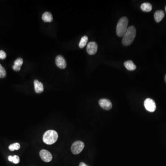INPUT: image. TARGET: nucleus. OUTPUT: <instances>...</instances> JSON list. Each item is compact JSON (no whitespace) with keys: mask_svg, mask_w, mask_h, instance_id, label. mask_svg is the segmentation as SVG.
I'll return each instance as SVG.
<instances>
[{"mask_svg":"<svg viewBox=\"0 0 166 166\" xmlns=\"http://www.w3.org/2000/svg\"><path fill=\"white\" fill-rule=\"evenodd\" d=\"M56 65L61 69H65L67 67V62L65 58L61 56H58L56 57Z\"/></svg>","mask_w":166,"mask_h":166,"instance_id":"1a4fd4ad","label":"nucleus"},{"mask_svg":"<svg viewBox=\"0 0 166 166\" xmlns=\"http://www.w3.org/2000/svg\"><path fill=\"white\" fill-rule=\"evenodd\" d=\"M6 53L3 50H0V59H4L6 58Z\"/></svg>","mask_w":166,"mask_h":166,"instance_id":"aec40b11","label":"nucleus"},{"mask_svg":"<svg viewBox=\"0 0 166 166\" xmlns=\"http://www.w3.org/2000/svg\"><path fill=\"white\" fill-rule=\"evenodd\" d=\"M13 162L15 164H18L19 162V158L18 156L15 155L13 156Z\"/></svg>","mask_w":166,"mask_h":166,"instance_id":"6ab92c4d","label":"nucleus"},{"mask_svg":"<svg viewBox=\"0 0 166 166\" xmlns=\"http://www.w3.org/2000/svg\"><path fill=\"white\" fill-rule=\"evenodd\" d=\"M136 35V30L133 26L128 27L127 32L123 36L122 44L124 46L129 45L134 40Z\"/></svg>","mask_w":166,"mask_h":166,"instance_id":"f257e3e1","label":"nucleus"},{"mask_svg":"<svg viewBox=\"0 0 166 166\" xmlns=\"http://www.w3.org/2000/svg\"><path fill=\"white\" fill-rule=\"evenodd\" d=\"M165 82H166V75H165Z\"/></svg>","mask_w":166,"mask_h":166,"instance_id":"b1692460","label":"nucleus"},{"mask_svg":"<svg viewBox=\"0 0 166 166\" xmlns=\"http://www.w3.org/2000/svg\"><path fill=\"white\" fill-rule=\"evenodd\" d=\"M20 68H21V67H17V66H15L14 65H13V70H14V71H17V72L19 71L20 70Z\"/></svg>","mask_w":166,"mask_h":166,"instance_id":"412c9836","label":"nucleus"},{"mask_svg":"<svg viewBox=\"0 0 166 166\" xmlns=\"http://www.w3.org/2000/svg\"><path fill=\"white\" fill-rule=\"evenodd\" d=\"M40 156L42 160L45 162H50L52 160V156L51 154L47 150H41L40 152Z\"/></svg>","mask_w":166,"mask_h":166,"instance_id":"423d86ee","label":"nucleus"},{"mask_svg":"<svg viewBox=\"0 0 166 166\" xmlns=\"http://www.w3.org/2000/svg\"><path fill=\"white\" fill-rule=\"evenodd\" d=\"M98 46L97 44L94 42L88 43L87 46V52L90 55H95L97 52Z\"/></svg>","mask_w":166,"mask_h":166,"instance_id":"0eeeda50","label":"nucleus"},{"mask_svg":"<svg viewBox=\"0 0 166 166\" xmlns=\"http://www.w3.org/2000/svg\"><path fill=\"white\" fill-rule=\"evenodd\" d=\"M84 144L82 141H77L72 145L71 146V151L75 155L79 154L84 148Z\"/></svg>","mask_w":166,"mask_h":166,"instance_id":"20e7f679","label":"nucleus"},{"mask_svg":"<svg viewBox=\"0 0 166 166\" xmlns=\"http://www.w3.org/2000/svg\"><path fill=\"white\" fill-rule=\"evenodd\" d=\"M8 159L9 160V161L12 162L13 160V156H9L8 157Z\"/></svg>","mask_w":166,"mask_h":166,"instance_id":"4be33fe9","label":"nucleus"},{"mask_svg":"<svg viewBox=\"0 0 166 166\" xmlns=\"http://www.w3.org/2000/svg\"><path fill=\"white\" fill-rule=\"evenodd\" d=\"M144 105L146 110L150 112H153L156 109L155 101L151 98H147L144 102Z\"/></svg>","mask_w":166,"mask_h":166,"instance_id":"39448f33","label":"nucleus"},{"mask_svg":"<svg viewBox=\"0 0 166 166\" xmlns=\"http://www.w3.org/2000/svg\"><path fill=\"white\" fill-rule=\"evenodd\" d=\"M79 166H89L88 165H86L85 163H84V162H81V163L79 164Z\"/></svg>","mask_w":166,"mask_h":166,"instance_id":"5701e85b","label":"nucleus"},{"mask_svg":"<svg viewBox=\"0 0 166 166\" xmlns=\"http://www.w3.org/2000/svg\"><path fill=\"white\" fill-rule=\"evenodd\" d=\"M88 40V37H87V36H86L82 37V38H81V40H80V42H79V48H81V49H82V48L84 47V46H85L86 44H87Z\"/></svg>","mask_w":166,"mask_h":166,"instance_id":"2eb2a0df","label":"nucleus"},{"mask_svg":"<svg viewBox=\"0 0 166 166\" xmlns=\"http://www.w3.org/2000/svg\"><path fill=\"white\" fill-rule=\"evenodd\" d=\"M99 104L103 109L107 110H110L112 107L111 102L109 100L105 98H102L100 100Z\"/></svg>","mask_w":166,"mask_h":166,"instance_id":"6e6552de","label":"nucleus"},{"mask_svg":"<svg viewBox=\"0 0 166 166\" xmlns=\"http://www.w3.org/2000/svg\"><path fill=\"white\" fill-rule=\"evenodd\" d=\"M20 147V145L19 143H16L10 145L9 146V149L11 151H14V150H18Z\"/></svg>","mask_w":166,"mask_h":166,"instance_id":"dca6fc26","label":"nucleus"},{"mask_svg":"<svg viewBox=\"0 0 166 166\" xmlns=\"http://www.w3.org/2000/svg\"><path fill=\"white\" fill-rule=\"evenodd\" d=\"M165 10H166V8H165Z\"/></svg>","mask_w":166,"mask_h":166,"instance_id":"393cba45","label":"nucleus"},{"mask_svg":"<svg viewBox=\"0 0 166 166\" xmlns=\"http://www.w3.org/2000/svg\"><path fill=\"white\" fill-rule=\"evenodd\" d=\"M35 90L37 93H41L44 91V85L41 82H39L38 80H35L34 82Z\"/></svg>","mask_w":166,"mask_h":166,"instance_id":"9d476101","label":"nucleus"},{"mask_svg":"<svg viewBox=\"0 0 166 166\" xmlns=\"http://www.w3.org/2000/svg\"><path fill=\"white\" fill-rule=\"evenodd\" d=\"M42 19L45 22H51L53 20V17L50 12H45L42 16Z\"/></svg>","mask_w":166,"mask_h":166,"instance_id":"ddd939ff","label":"nucleus"},{"mask_svg":"<svg viewBox=\"0 0 166 166\" xmlns=\"http://www.w3.org/2000/svg\"><path fill=\"white\" fill-rule=\"evenodd\" d=\"M6 71L5 68L0 64V78H3L6 76Z\"/></svg>","mask_w":166,"mask_h":166,"instance_id":"f3484780","label":"nucleus"},{"mask_svg":"<svg viewBox=\"0 0 166 166\" xmlns=\"http://www.w3.org/2000/svg\"><path fill=\"white\" fill-rule=\"evenodd\" d=\"M58 138L57 133L54 130H49L44 134L43 141L47 145H50L56 142Z\"/></svg>","mask_w":166,"mask_h":166,"instance_id":"7ed1b4c3","label":"nucleus"},{"mask_svg":"<svg viewBox=\"0 0 166 166\" xmlns=\"http://www.w3.org/2000/svg\"><path fill=\"white\" fill-rule=\"evenodd\" d=\"M165 16V13L162 10H158L154 14V18L156 22L161 21Z\"/></svg>","mask_w":166,"mask_h":166,"instance_id":"9b49d317","label":"nucleus"},{"mask_svg":"<svg viewBox=\"0 0 166 166\" xmlns=\"http://www.w3.org/2000/svg\"><path fill=\"white\" fill-rule=\"evenodd\" d=\"M23 63V61L22 58H18L16 60H15L14 62V65L17 67H21Z\"/></svg>","mask_w":166,"mask_h":166,"instance_id":"a211bd4d","label":"nucleus"},{"mask_svg":"<svg viewBox=\"0 0 166 166\" xmlns=\"http://www.w3.org/2000/svg\"><path fill=\"white\" fill-rule=\"evenodd\" d=\"M128 19L126 17L121 18L119 20L116 27L117 35L119 37H122L128 29Z\"/></svg>","mask_w":166,"mask_h":166,"instance_id":"f03ea898","label":"nucleus"},{"mask_svg":"<svg viewBox=\"0 0 166 166\" xmlns=\"http://www.w3.org/2000/svg\"><path fill=\"white\" fill-rule=\"evenodd\" d=\"M124 67L129 71H133L136 69V65L134 64L133 61H128L124 62Z\"/></svg>","mask_w":166,"mask_h":166,"instance_id":"f8f14e48","label":"nucleus"},{"mask_svg":"<svg viewBox=\"0 0 166 166\" xmlns=\"http://www.w3.org/2000/svg\"><path fill=\"white\" fill-rule=\"evenodd\" d=\"M141 8L143 11L145 12H149L152 9V6L150 3L148 2H145L141 5Z\"/></svg>","mask_w":166,"mask_h":166,"instance_id":"4468645a","label":"nucleus"}]
</instances>
